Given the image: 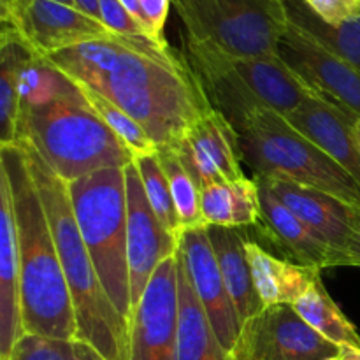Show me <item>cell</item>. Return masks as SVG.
Instances as JSON below:
<instances>
[{
    "label": "cell",
    "mask_w": 360,
    "mask_h": 360,
    "mask_svg": "<svg viewBox=\"0 0 360 360\" xmlns=\"http://www.w3.org/2000/svg\"><path fill=\"white\" fill-rule=\"evenodd\" d=\"M91 90L129 112L157 144L172 148L211 108L183 55L148 37H123L111 70Z\"/></svg>",
    "instance_id": "1"
},
{
    "label": "cell",
    "mask_w": 360,
    "mask_h": 360,
    "mask_svg": "<svg viewBox=\"0 0 360 360\" xmlns=\"http://www.w3.org/2000/svg\"><path fill=\"white\" fill-rule=\"evenodd\" d=\"M0 171L9 179L16 217L25 334L76 341L72 297L23 148L0 146Z\"/></svg>",
    "instance_id": "2"
},
{
    "label": "cell",
    "mask_w": 360,
    "mask_h": 360,
    "mask_svg": "<svg viewBox=\"0 0 360 360\" xmlns=\"http://www.w3.org/2000/svg\"><path fill=\"white\" fill-rule=\"evenodd\" d=\"M20 146V144H18ZM48 217L76 315V341L90 345L105 360H129L130 323L105 294L83 241L69 186L30 146H21Z\"/></svg>",
    "instance_id": "3"
},
{
    "label": "cell",
    "mask_w": 360,
    "mask_h": 360,
    "mask_svg": "<svg viewBox=\"0 0 360 360\" xmlns=\"http://www.w3.org/2000/svg\"><path fill=\"white\" fill-rule=\"evenodd\" d=\"M183 58L211 108L221 112L234 129L259 111L267 109L287 116L316 97L280 56H231L185 39Z\"/></svg>",
    "instance_id": "4"
},
{
    "label": "cell",
    "mask_w": 360,
    "mask_h": 360,
    "mask_svg": "<svg viewBox=\"0 0 360 360\" xmlns=\"http://www.w3.org/2000/svg\"><path fill=\"white\" fill-rule=\"evenodd\" d=\"M16 144L30 146L65 183L109 167H127L134 155L90 108L83 91L20 111Z\"/></svg>",
    "instance_id": "5"
},
{
    "label": "cell",
    "mask_w": 360,
    "mask_h": 360,
    "mask_svg": "<svg viewBox=\"0 0 360 360\" xmlns=\"http://www.w3.org/2000/svg\"><path fill=\"white\" fill-rule=\"evenodd\" d=\"M236 132L241 162L255 178L295 183L360 206L357 179L278 112H255Z\"/></svg>",
    "instance_id": "6"
},
{
    "label": "cell",
    "mask_w": 360,
    "mask_h": 360,
    "mask_svg": "<svg viewBox=\"0 0 360 360\" xmlns=\"http://www.w3.org/2000/svg\"><path fill=\"white\" fill-rule=\"evenodd\" d=\"M67 186L77 227L102 287L120 315L130 323L125 167L102 169Z\"/></svg>",
    "instance_id": "7"
},
{
    "label": "cell",
    "mask_w": 360,
    "mask_h": 360,
    "mask_svg": "<svg viewBox=\"0 0 360 360\" xmlns=\"http://www.w3.org/2000/svg\"><path fill=\"white\" fill-rule=\"evenodd\" d=\"M185 39L231 56H278L285 0H172Z\"/></svg>",
    "instance_id": "8"
},
{
    "label": "cell",
    "mask_w": 360,
    "mask_h": 360,
    "mask_svg": "<svg viewBox=\"0 0 360 360\" xmlns=\"http://www.w3.org/2000/svg\"><path fill=\"white\" fill-rule=\"evenodd\" d=\"M0 21L2 27L14 28L41 56L115 35L76 6L53 0H0Z\"/></svg>",
    "instance_id": "9"
},
{
    "label": "cell",
    "mask_w": 360,
    "mask_h": 360,
    "mask_svg": "<svg viewBox=\"0 0 360 360\" xmlns=\"http://www.w3.org/2000/svg\"><path fill=\"white\" fill-rule=\"evenodd\" d=\"M340 347L313 330L290 304L264 308L243 326L229 360H326Z\"/></svg>",
    "instance_id": "10"
},
{
    "label": "cell",
    "mask_w": 360,
    "mask_h": 360,
    "mask_svg": "<svg viewBox=\"0 0 360 360\" xmlns=\"http://www.w3.org/2000/svg\"><path fill=\"white\" fill-rule=\"evenodd\" d=\"M178 253V252H176ZM157 267L130 319L129 360H178V257Z\"/></svg>",
    "instance_id": "11"
},
{
    "label": "cell",
    "mask_w": 360,
    "mask_h": 360,
    "mask_svg": "<svg viewBox=\"0 0 360 360\" xmlns=\"http://www.w3.org/2000/svg\"><path fill=\"white\" fill-rule=\"evenodd\" d=\"M278 56L319 98L360 118V70L313 41L288 21Z\"/></svg>",
    "instance_id": "12"
},
{
    "label": "cell",
    "mask_w": 360,
    "mask_h": 360,
    "mask_svg": "<svg viewBox=\"0 0 360 360\" xmlns=\"http://www.w3.org/2000/svg\"><path fill=\"white\" fill-rule=\"evenodd\" d=\"M127 178V255L130 269L132 313L139 304L151 276L179 243L169 234L148 202L143 181L134 162L125 167Z\"/></svg>",
    "instance_id": "13"
},
{
    "label": "cell",
    "mask_w": 360,
    "mask_h": 360,
    "mask_svg": "<svg viewBox=\"0 0 360 360\" xmlns=\"http://www.w3.org/2000/svg\"><path fill=\"white\" fill-rule=\"evenodd\" d=\"M200 188L245 178L238 132L217 109L210 108L172 146Z\"/></svg>",
    "instance_id": "14"
},
{
    "label": "cell",
    "mask_w": 360,
    "mask_h": 360,
    "mask_svg": "<svg viewBox=\"0 0 360 360\" xmlns=\"http://www.w3.org/2000/svg\"><path fill=\"white\" fill-rule=\"evenodd\" d=\"M190 283L210 319L211 327L227 357L234 352L241 336V320L227 290L207 229L185 231L179 243Z\"/></svg>",
    "instance_id": "15"
},
{
    "label": "cell",
    "mask_w": 360,
    "mask_h": 360,
    "mask_svg": "<svg viewBox=\"0 0 360 360\" xmlns=\"http://www.w3.org/2000/svg\"><path fill=\"white\" fill-rule=\"evenodd\" d=\"M23 336L16 217L9 179L0 171V360H11Z\"/></svg>",
    "instance_id": "16"
},
{
    "label": "cell",
    "mask_w": 360,
    "mask_h": 360,
    "mask_svg": "<svg viewBox=\"0 0 360 360\" xmlns=\"http://www.w3.org/2000/svg\"><path fill=\"white\" fill-rule=\"evenodd\" d=\"M283 118L350 172L360 185V151L354 136L357 116L323 98L311 97Z\"/></svg>",
    "instance_id": "17"
},
{
    "label": "cell",
    "mask_w": 360,
    "mask_h": 360,
    "mask_svg": "<svg viewBox=\"0 0 360 360\" xmlns=\"http://www.w3.org/2000/svg\"><path fill=\"white\" fill-rule=\"evenodd\" d=\"M269 186L271 192L326 245L345 260V248L352 231L354 206L320 190L278 179L257 178Z\"/></svg>",
    "instance_id": "18"
},
{
    "label": "cell",
    "mask_w": 360,
    "mask_h": 360,
    "mask_svg": "<svg viewBox=\"0 0 360 360\" xmlns=\"http://www.w3.org/2000/svg\"><path fill=\"white\" fill-rule=\"evenodd\" d=\"M257 179V178H255ZM260 190V224L264 232L295 257L302 266H311L316 269L345 266L340 253L334 252L329 245L322 241L315 232L309 231L264 181L257 179Z\"/></svg>",
    "instance_id": "19"
},
{
    "label": "cell",
    "mask_w": 360,
    "mask_h": 360,
    "mask_svg": "<svg viewBox=\"0 0 360 360\" xmlns=\"http://www.w3.org/2000/svg\"><path fill=\"white\" fill-rule=\"evenodd\" d=\"M246 259L252 271L253 285L264 308L295 304L309 287L322 276V269L299 262L278 259L259 243L245 241Z\"/></svg>",
    "instance_id": "20"
},
{
    "label": "cell",
    "mask_w": 360,
    "mask_h": 360,
    "mask_svg": "<svg viewBox=\"0 0 360 360\" xmlns=\"http://www.w3.org/2000/svg\"><path fill=\"white\" fill-rule=\"evenodd\" d=\"M178 257V360H229Z\"/></svg>",
    "instance_id": "21"
},
{
    "label": "cell",
    "mask_w": 360,
    "mask_h": 360,
    "mask_svg": "<svg viewBox=\"0 0 360 360\" xmlns=\"http://www.w3.org/2000/svg\"><path fill=\"white\" fill-rule=\"evenodd\" d=\"M207 232H210L211 245L214 248L221 276L227 285L241 326H245L248 320H252L264 309L262 302L257 295L252 271H250L248 259H246V239L243 238L238 229L207 227Z\"/></svg>",
    "instance_id": "22"
},
{
    "label": "cell",
    "mask_w": 360,
    "mask_h": 360,
    "mask_svg": "<svg viewBox=\"0 0 360 360\" xmlns=\"http://www.w3.org/2000/svg\"><path fill=\"white\" fill-rule=\"evenodd\" d=\"M37 53L11 27L0 32V146L16 144L20 84L27 63Z\"/></svg>",
    "instance_id": "23"
},
{
    "label": "cell",
    "mask_w": 360,
    "mask_h": 360,
    "mask_svg": "<svg viewBox=\"0 0 360 360\" xmlns=\"http://www.w3.org/2000/svg\"><path fill=\"white\" fill-rule=\"evenodd\" d=\"M285 9L292 25L327 51L360 70V16L341 25H329L320 20L302 0H285Z\"/></svg>",
    "instance_id": "24"
},
{
    "label": "cell",
    "mask_w": 360,
    "mask_h": 360,
    "mask_svg": "<svg viewBox=\"0 0 360 360\" xmlns=\"http://www.w3.org/2000/svg\"><path fill=\"white\" fill-rule=\"evenodd\" d=\"M292 308L313 330L336 347L341 345L360 347L357 329L330 297L327 288L323 287L322 276L306 290V294L295 304H292Z\"/></svg>",
    "instance_id": "25"
},
{
    "label": "cell",
    "mask_w": 360,
    "mask_h": 360,
    "mask_svg": "<svg viewBox=\"0 0 360 360\" xmlns=\"http://www.w3.org/2000/svg\"><path fill=\"white\" fill-rule=\"evenodd\" d=\"M77 95H81V88L46 56L35 55L21 74L20 111Z\"/></svg>",
    "instance_id": "26"
},
{
    "label": "cell",
    "mask_w": 360,
    "mask_h": 360,
    "mask_svg": "<svg viewBox=\"0 0 360 360\" xmlns=\"http://www.w3.org/2000/svg\"><path fill=\"white\" fill-rule=\"evenodd\" d=\"M157 153L171 185L172 199L183 232L210 227L200 210V186L186 171L176 151L172 148H158Z\"/></svg>",
    "instance_id": "27"
},
{
    "label": "cell",
    "mask_w": 360,
    "mask_h": 360,
    "mask_svg": "<svg viewBox=\"0 0 360 360\" xmlns=\"http://www.w3.org/2000/svg\"><path fill=\"white\" fill-rule=\"evenodd\" d=\"M158 151V150H157ZM137 172L143 181L144 192H146L148 202L151 210L155 211L160 224L164 225L165 231L172 236L178 243H181L183 227L179 224L178 211H176L174 199H172L171 185H169L167 174L160 164L158 153L143 155V157L134 158Z\"/></svg>",
    "instance_id": "28"
},
{
    "label": "cell",
    "mask_w": 360,
    "mask_h": 360,
    "mask_svg": "<svg viewBox=\"0 0 360 360\" xmlns=\"http://www.w3.org/2000/svg\"><path fill=\"white\" fill-rule=\"evenodd\" d=\"M77 86L83 91L84 98L90 104V108L101 116L102 122L116 134V137L132 151L134 158L143 157V155L157 153V144L150 139L146 130L129 112H125L118 104L109 101L105 95L98 94V91L91 90L88 86H83V84H77Z\"/></svg>",
    "instance_id": "29"
},
{
    "label": "cell",
    "mask_w": 360,
    "mask_h": 360,
    "mask_svg": "<svg viewBox=\"0 0 360 360\" xmlns=\"http://www.w3.org/2000/svg\"><path fill=\"white\" fill-rule=\"evenodd\" d=\"M200 210L210 227H234V206L229 183H214L200 188Z\"/></svg>",
    "instance_id": "30"
},
{
    "label": "cell",
    "mask_w": 360,
    "mask_h": 360,
    "mask_svg": "<svg viewBox=\"0 0 360 360\" xmlns=\"http://www.w3.org/2000/svg\"><path fill=\"white\" fill-rule=\"evenodd\" d=\"M234 206V227H252L260 224V190L257 179L241 178L229 183Z\"/></svg>",
    "instance_id": "31"
},
{
    "label": "cell",
    "mask_w": 360,
    "mask_h": 360,
    "mask_svg": "<svg viewBox=\"0 0 360 360\" xmlns=\"http://www.w3.org/2000/svg\"><path fill=\"white\" fill-rule=\"evenodd\" d=\"M72 343L25 334L11 360H74Z\"/></svg>",
    "instance_id": "32"
},
{
    "label": "cell",
    "mask_w": 360,
    "mask_h": 360,
    "mask_svg": "<svg viewBox=\"0 0 360 360\" xmlns=\"http://www.w3.org/2000/svg\"><path fill=\"white\" fill-rule=\"evenodd\" d=\"M98 9H101V21L115 35L151 39L146 28L123 7L120 0H98Z\"/></svg>",
    "instance_id": "33"
},
{
    "label": "cell",
    "mask_w": 360,
    "mask_h": 360,
    "mask_svg": "<svg viewBox=\"0 0 360 360\" xmlns=\"http://www.w3.org/2000/svg\"><path fill=\"white\" fill-rule=\"evenodd\" d=\"M316 16L329 25H341L360 16V0H302Z\"/></svg>",
    "instance_id": "34"
},
{
    "label": "cell",
    "mask_w": 360,
    "mask_h": 360,
    "mask_svg": "<svg viewBox=\"0 0 360 360\" xmlns=\"http://www.w3.org/2000/svg\"><path fill=\"white\" fill-rule=\"evenodd\" d=\"M139 2L150 37L158 44L169 46V42L165 41V23L172 0H139Z\"/></svg>",
    "instance_id": "35"
},
{
    "label": "cell",
    "mask_w": 360,
    "mask_h": 360,
    "mask_svg": "<svg viewBox=\"0 0 360 360\" xmlns=\"http://www.w3.org/2000/svg\"><path fill=\"white\" fill-rule=\"evenodd\" d=\"M345 266L360 267V206L352 211V231L345 248Z\"/></svg>",
    "instance_id": "36"
},
{
    "label": "cell",
    "mask_w": 360,
    "mask_h": 360,
    "mask_svg": "<svg viewBox=\"0 0 360 360\" xmlns=\"http://www.w3.org/2000/svg\"><path fill=\"white\" fill-rule=\"evenodd\" d=\"M74 360H105L101 354L94 350L90 345L83 341H74Z\"/></svg>",
    "instance_id": "37"
},
{
    "label": "cell",
    "mask_w": 360,
    "mask_h": 360,
    "mask_svg": "<svg viewBox=\"0 0 360 360\" xmlns=\"http://www.w3.org/2000/svg\"><path fill=\"white\" fill-rule=\"evenodd\" d=\"M77 9H81L83 13H86L88 16L95 18V20L101 21V9H98V0H74Z\"/></svg>",
    "instance_id": "38"
},
{
    "label": "cell",
    "mask_w": 360,
    "mask_h": 360,
    "mask_svg": "<svg viewBox=\"0 0 360 360\" xmlns=\"http://www.w3.org/2000/svg\"><path fill=\"white\" fill-rule=\"evenodd\" d=\"M120 2L123 4V7H125V9L129 11V13L132 14V16L136 18V20L139 21V23L143 25L144 28H146V25H144V16H143V9H141L139 0H120ZM148 35H150V34H148Z\"/></svg>",
    "instance_id": "39"
},
{
    "label": "cell",
    "mask_w": 360,
    "mask_h": 360,
    "mask_svg": "<svg viewBox=\"0 0 360 360\" xmlns=\"http://www.w3.org/2000/svg\"><path fill=\"white\" fill-rule=\"evenodd\" d=\"M341 360H360V347H352V345H341L340 354Z\"/></svg>",
    "instance_id": "40"
},
{
    "label": "cell",
    "mask_w": 360,
    "mask_h": 360,
    "mask_svg": "<svg viewBox=\"0 0 360 360\" xmlns=\"http://www.w3.org/2000/svg\"><path fill=\"white\" fill-rule=\"evenodd\" d=\"M354 136H355V141H357V146L360 151V118H357V122H355L354 125Z\"/></svg>",
    "instance_id": "41"
},
{
    "label": "cell",
    "mask_w": 360,
    "mask_h": 360,
    "mask_svg": "<svg viewBox=\"0 0 360 360\" xmlns=\"http://www.w3.org/2000/svg\"><path fill=\"white\" fill-rule=\"evenodd\" d=\"M53 2L65 4V6H76V4H74V0H53Z\"/></svg>",
    "instance_id": "42"
},
{
    "label": "cell",
    "mask_w": 360,
    "mask_h": 360,
    "mask_svg": "<svg viewBox=\"0 0 360 360\" xmlns=\"http://www.w3.org/2000/svg\"><path fill=\"white\" fill-rule=\"evenodd\" d=\"M326 360H341V357H340V355H336V357H329V359H326Z\"/></svg>",
    "instance_id": "43"
}]
</instances>
